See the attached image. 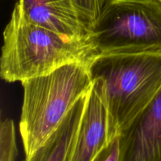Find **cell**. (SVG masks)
I'll list each match as a JSON object with an SVG mask.
<instances>
[{
  "label": "cell",
  "instance_id": "6da1fadb",
  "mask_svg": "<svg viewBox=\"0 0 161 161\" xmlns=\"http://www.w3.org/2000/svg\"><path fill=\"white\" fill-rule=\"evenodd\" d=\"M97 56L88 38L68 37L28 23L14 6L3 32L0 75L9 83H22L66 64H91Z\"/></svg>",
  "mask_w": 161,
  "mask_h": 161
},
{
  "label": "cell",
  "instance_id": "7a4b0ae2",
  "mask_svg": "<svg viewBox=\"0 0 161 161\" xmlns=\"http://www.w3.org/2000/svg\"><path fill=\"white\" fill-rule=\"evenodd\" d=\"M102 80L108 112L109 142L119 136L161 90V53L98 55L90 64Z\"/></svg>",
  "mask_w": 161,
  "mask_h": 161
},
{
  "label": "cell",
  "instance_id": "3957f363",
  "mask_svg": "<svg viewBox=\"0 0 161 161\" xmlns=\"http://www.w3.org/2000/svg\"><path fill=\"white\" fill-rule=\"evenodd\" d=\"M20 132L25 157L34 153L59 127L93 84L90 64L72 63L25 80Z\"/></svg>",
  "mask_w": 161,
  "mask_h": 161
},
{
  "label": "cell",
  "instance_id": "277c9868",
  "mask_svg": "<svg viewBox=\"0 0 161 161\" xmlns=\"http://www.w3.org/2000/svg\"><path fill=\"white\" fill-rule=\"evenodd\" d=\"M88 39L97 56L161 53V3L107 0Z\"/></svg>",
  "mask_w": 161,
  "mask_h": 161
},
{
  "label": "cell",
  "instance_id": "5b68a950",
  "mask_svg": "<svg viewBox=\"0 0 161 161\" xmlns=\"http://www.w3.org/2000/svg\"><path fill=\"white\" fill-rule=\"evenodd\" d=\"M109 142L108 112L102 80H93L70 161H92Z\"/></svg>",
  "mask_w": 161,
  "mask_h": 161
},
{
  "label": "cell",
  "instance_id": "8992f818",
  "mask_svg": "<svg viewBox=\"0 0 161 161\" xmlns=\"http://www.w3.org/2000/svg\"><path fill=\"white\" fill-rule=\"evenodd\" d=\"M119 161H161V90L119 136Z\"/></svg>",
  "mask_w": 161,
  "mask_h": 161
},
{
  "label": "cell",
  "instance_id": "52a82bcc",
  "mask_svg": "<svg viewBox=\"0 0 161 161\" xmlns=\"http://www.w3.org/2000/svg\"><path fill=\"white\" fill-rule=\"evenodd\" d=\"M23 20L71 38L86 39L89 29L72 0H19L15 5Z\"/></svg>",
  "mask_w": 161,
  "mask_h": 161
},
{
  "label": "cell",
  "instance_id": "ba28073f",
  "mask_svg": "<svg viewBox=\"0 0 161 161\" xmlns=\"http://www.w3.org/2000/svg\"><path fill=\"white\" fill-rule=\"evenodd\" d=\"M86 97L77 102L56 130L25 161H70Z\"/></svg>",
  "mask_w": 161,
  "mask_h": 161
},
{
  "label": "cell",
  "instance_id": "9c48e42d",
  "mask_svg": "<svg viewBox=\"0 0 161 161\" xmlns=\"http://www.w3.org/2000/svg\"><path fill=\"white\" fill-rule=\"evenodd\" d=\"M17 156L15 127L13 120L6 119L0 125V161H15Z\"/></svg>",
  "mask_w": 161,
  "mask_h": 161
},
{
  "label": "cell",
  "instance_id": "30bf717a",
  "mask_svg": "<svg viewBox=\"0 0 161 161\" xmlns=\"http://www.w3.org/2000/svg\"><path fill=\"white\" fill-rule=\"evenodd\" d=\"M80 17L87 28L91 30L98 18L107 0H72Z\"/></svg>",
  "mask_w": 161,
  "mask_h": 161
},
{
  "label": "cell",
  "instance_id": "8fae6325",
  "mask_svg": "<svg viewBox=\"0 0 161 161\" xmlns=\"http://www.w3.org/2000/svg\"><path fill=\"white\" fill-rule=\"evenodd\" d=\"M92 161H119V137L110 141Z\"/></svg>",
  "mask_w": 161,
  "mask_h": 161
},
{
  "label": "cell",
  "instance_id": "7c38bea8",
  "mask_svg": "<svg viewBox=\"0 0 161 161\" xmlns=\"http://www.w3.org/2000/svg\"><path fill=\"white\" fill-rule=\"evenodd\" d=\"M158 1H160V3H161V0H158Z\"/></svg>",
  "mask_w": 161,
  "mask_h": 161
}]
</instances>
